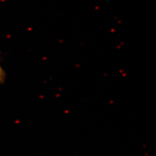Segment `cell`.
<instances>
[{"label": "cell", "mask_w": 156, "mask_h": 156, "mask_svg": "<svg viewBox=\"0 0 156 156\" xmlns=\"http://www.w3.org/2000/svg\"><path fill=\"white\" fill-rule=\"evenodd\" d=\"M5 80V72L3 70V68L0 65V84L4 82Z\"/></svg>", "instance_id": "cell-1"}]
</instances>
